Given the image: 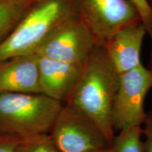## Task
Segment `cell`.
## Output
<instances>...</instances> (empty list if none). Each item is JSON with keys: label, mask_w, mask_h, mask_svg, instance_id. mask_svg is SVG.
<instances>
[{"label": "cell", "mask_w": 152, "mask_h": 152, "mask_svg": "<svg viewBox=\"0 0 152 152\" xmlns=\"http://www.w3.org/2000/svg\"><path fill=\"white\" fill-rule=\"evenodd\" d=\"M17 152H61L49 134H44L22 140Z\"/></svg>", "instance_id": "13"}, {"label": "cell", "mask_w": 152, "mask_h": 152, "mask_svg": "<svg viewBox=\"0 0 152 152\" xmlns=\"http://www.w3.org/2000/svg\"><path fill=\"white\" fill-rule=\"evenodd\" d=\"M152 87V77L143 64L120 74L113 109L115 130L142 126L147 113L144 101Z\"/></svg>", "instance_id": "6"}, {"label": "cell", "mask_w": 152, "mask_h": 152, "mask_svg": "<svg viewBox=\"0 0 152 152\" xmlns=\"http://www.w3.org/2000/svg\"><path fill=\"white\" fill-rule=\"evenodd\" d=\"M144 152H152V112L147 113L142 125Z\"/></svg>", "instance_id": "15"}, {"label": "cell", "mask_w": 152, "mask_h": 152, "mask_svg": "<svg viewBox=\"0 0 152 152\" xmlns=\"http://www.w3.org/2000/svg\"><path fill=\"white\" fill-rule=\"evenodd\" d=\"M77 14L100 46L118 30L142 20L130 0H77Z\"/></svg>", "instance_id": "7"}, {"label": "cell", "mask_w": 152, "mask_h": 152, "mask_svg": "<svg viewBox=\"0 0 152 152\" xmlns=\"http://www.w3.org/2000/svg\"><path fill=\"white\" fill-rule=\"evenodd\" d=\"M34 0L0 2V44L9 35Z\"/></svg>", "instance_id": "11"}, {"label": "cell", "mask_w": 152, "mask_h": 152, "mask_svg": "<svg viewBox=\"0 0 152 152\" xmlns=\"http://www.w3.org/2000/svg\"><path fill=\"white\" fill-rule=\"evenodd\" d=\"M42 94L38 56L34 53L0 62V94Z\"/></svg>", "instance_id": "9"}, {"label": "cell", "mask_w": 152, "mask_h": 152, "mask_svg": "<svg viewBox=\"0 0 152 152\" xmlns=\"http://www.w3.org/2000/svg\"><path fill=\"white\" fill-rule=\"evenodd\" d=\"M137 9L142 21L152 42V8L149 0H130Z\"/></svg>", "instance_id": "14"}, {"label": "cell", "mask_w": 152, "mask_h": 152, "mask_svg": "<svg viewBox=\"0 0 152 152\" xmlns=\"http://www.w3.org/2000/svg\"><path fill=\"white\" fill-rule=\"evenodd\" d=\"M119 78L120 73L104 47L97 45L83 65L66 102L94 123L111 144L114 138L113 109Z\"/></svg>", "instance_id": "1"}, {"label": "cell", "mask_w": 152, "mask_h": 152, "mask_svg": "<svg viewBox=\"0 0 152 152\" xmlns=\"http://www.w3.org/2000/svg\"><path fill=\"white\" fill-rule=\"evenodd\" d=\"M38 61L42 94L61 102H66L78 80L84 64H68L41 56H38Z\"/></svg>", "instance_id": "10"}, {"label": "cell", "mask_w": 152, "mask_h": 152, "mask_svg": "<svg viewBox=\"0 0 152 152\" xmlns=\"http://www.w3.org/2000/svg\"><path fill=\"white\" fill-rule=\"evenodd\" d=\"M63 102L43 94H0V134L24 140L49 134Z\"/></svg>", "instance_id": "3"}, {"label": "cell", "mask_w": 152, "mask_h": 152, "mask_svg": "<svg viewBox=\"0 0 152 152\" xmlns=\"http://www.w3.org/2000/svg\"><path fill=\"white\" fill-rule=\"evenodd\" d=\"M148 70H149L150 74H151V77H152V52L151 54V58H150V61H149V68H147Z\"/></svg>", "instance_id": "17"}, {"label": "cell", "mask_w": 152, "mask_h": 152, "mask_svg": "<svg viewBox=\"0 0 152 152\" xmlns=\"http://www.w3.org/2000/svg\"><path fill=\"white\" fill-rule=\"evenodd\" d=\"M147 30L142 20L118 30L104 44L109 59L120 74L142 64L141 52Z\"/></svg>", "instance_id": "8"}, {"label": "cell", "mask_w": 152, "mask_h": 152, "mask_svg": "<svg viewBox=\"0 0 152 152\" xmlns=\"http://www.w3.org/2000/svg\"><path fill=\"white\" fill-rule=\"evenodd\" d=\"M97 45L90 29L76 14L59 25L34 54L68 64L83 65Z\"/></svg>", "instance_id": "4"}, {"label": "cell", "mask_w": 152, "mask_h": 152, "mask_svg": "<svg viewBox=\"0 0 152 152\" xmlns=\"http://www.w3.org/2000/svg\"><path fill=\"white\" fill-rule=\"evenodd\" d=\"M94 152H112L111 147H109L106 148V149L99 150V151H94Z\"/></svg>", "instance_id": "18"}, {"label": "cell", "mask_w": 152, "mask_h": 152, "mask_svg": "<svg viewBox=\"0 0 152 152\" xmlns=\"http://www.w3.org/2000/svg\"><path fill=\"white\" fill-rule=\"evenodd\" d=\"M77 14V0H34L0 44V62L32 54L59 25Z\"/></svg>", "instance_id": "2"}, {"label": "cell", "mask_w": 152, "mask_h": 152, "mask_svg": "<svg viewBox=\"0 0 152 152\" xmlns=\"http://www.w3.org/2000/svg\"><path fill=\"white\" fill-rule=\"evenodd\" d=\"M149 3H150V5H151V7L152 8V0H149Z\"/></svg>", "instance_id": "20"}, {"label": "cell", "mask_w": 152, "mask_h": 152, "mask_svg": "<svg viewBox=\"0 0 152 152\" xmlns=\"http://www.w3.org/2000/svg\"><path fill=\"white\" fill-rule=\"evenodd\" d=\"M21 141L0 134V152H17Z\"/></svg>", "instance_id": "16"}, {"label": "cell", "mask_w": 152, "mask_h": 152, "mask_svg": "<svg viewBox=\"0 0 152 152\" xmlns=\"http://www.w3.org/2000/svg\"><path fill=\"white\" fill-rule=\"evenodd\" d=\"M112 152H144L142 126H134L120 130L114 136Z\"/></svg>", "instance_id": "12"}, {"label": "cell", "mask_w": 152, "mask_h": 152, "mask_svg": "<svg viewBox=\"0 0 152 152\" xmlns=\"http://www.w3.org/2000/svg\"><path fill=\"white\" fill-rule=\"evenodd\" d=\"M13 1V0H0V2H3V1Z\"/></svg>", "instance_id": "19"}, {"label": "cell", "mask_w": 152, "mask_h": 152, "mask_svg": "<svg viewBox=\"0 0 152 152\" xmlns=\"http://www.w3.org/2000/svg\"><path fill=\"white\" fill-rule=\"evenodd\" d=\"M49 134L61 152H94L111 145L94 123L67 104Z\"/></svg>", "instance_id": "5"}]
</instances>
